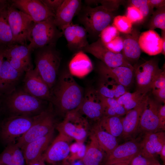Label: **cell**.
I'll use <instances>...</instances> for the list:
<instances>
[{
    "mask_svg": "<svg viewBox=\"0 0 165 165\" xmlns=\"http://www.w3.org/2000/svg\"><path fill=\"white\" fill-rule=\"evenodd\" d=\"M130 165H161L156 158L147 157L141 154L134 157Z\"/></svg>",
    "mask_w": 165,
    "mask_h": 165,
    "instance_id": "cell-38",
    "label": "cell"
},
{
    "mask_svg": "<svg viewBox=\"0 0 165 165\" xmlns=\"http://www.w3.org/2000/svg\"><path fill=\"white\" fill-rule=\"evenodd\" d=\"M82 7L80 0H64L54 17V22L62 30L72 23L74 16L78 14Z\"/></svg>",
    "mask_w": 165,
    "mask_h": 165,
    "instance_id": "cell-22",
    "label": "cell"
},
{
    "mask_svg": "<svg viewBox=\"0 0 165 165\" xmlns=\"http://www.w3.org/2000/svg\"><path fill=\"white\" fill-rule=\"evenodd\" d=\"M56 128L59 134L80 143L87 136L89 125L87 119L76 110L67 113L63 120L57 125Z\"/></svg>",
    "mask_w": 165,
    "mask_h": 165,
    "instance_id": "cell-7",
    "label": "cell"
},
{
    "mask_svg": "<svg viewBox=\"0 0 165 165\" xmlns=\"http://www.w3.org/2000/svg\"><path fill=\"white\" fill-rule=\"evenodd\" d=\"M54 131L41 138L30 142L21 149L26 165H28L42 156L52 141Z\"/></svg>",
    "mask_w": 165,
    "mask_h": 165,
    "instance_id": "cell-23",
    "label": "cell"
},
{
    "mask_svg": "<svg viewBox=\"0 0 165 165\" xmlns=\"http://www.w3.org/2000/svg\"><path fill=\"white\" fill-rule=\"evenodd\" d=\"M35 62V68L51 90L55 85L61 58L56 44L37 49Z\"/></svg>",
    "mask_w": 165,
    "mask_h": 165,
    "instance_id": "cell-2",
    "label": "cell"
},
{
    "mask_svg": "<svg viewBox=\"0 0 165 165\" xmlns=\"http://www.w3.org/2000/svg\"><path fill=\"white\" fill-rule=\"evenodd\" d=\"M149 4L151 7L153 9L154 8L157 9L165 6V1L163 0H149Z\"/></svg>",
    "mask_w": 165,
    "mask_h": 165,
    "instance_id": "cell-49",
    "label": "cell"
},
{
    "mask_svg": "<svg viewBox=\"0 0 165 165\" xmlns=\"http://www.w3.org/2000/svg\"><path fill=\"white\" fill-rule=\"evenodd\" d=\"M9 1L0 0V9L5 7L8 3Z\"/></svg>",
    "mask_w": 165,
    "mask_h": 165,
    "instance_id": "cell-54",
    "label": "cell"
},
{
    "mask_svg": "<svg viewBox=\"0 0 165 165\" xmlns=\"http://www.w3.org/2000/svg\"><path fill=\"white\" fill-rule=\"evenodd\" d=\"M92 63L89 57L82 51L77 52L69 64V72L73 76L83 77L93 70Z\"/></svg>",
    "mask_w": 165,
    "mask_h": 165,
    "instance_id": "cell-29",
    "label": "cell"
},
{
    "mask_svg": "<svg viewBox=\"0 0 165 165\" xmlns=\"http://www.w3.org/2000/svg\"><path fill=\"white\" fill-rule=\"evenodd\" d=\"M46 163L42 156L28 165H47Z\"/></svg>",
    "mask_w": 165,
    "mask_h": 165,
    "instance_id": "cell-50",
    "label": "cell"
},
{
    "mask_svg": "<svg viewBox=\"0 0 165 165\" xmlns=\"http://www.w3.org/2000/svg\"><path fill=\"white\" fill-rule=\"evenodd\" d=\"M78 110L87 118L97 122L104 116V108L97 90L90 87L86 90Z\"/></svg>",
    "mask_w": 165,
    "mask_h": 165,
    "instance_id": "cell-15",
    "label": "cell"
},
{
    "mask_svg": "<svg viewBox=\"0 0 165 165\" xmlns=\"http://www.w3.org/2000/svg\"><path fill=\"white\" fill-rule=\"evenodd\" d=\"M7 14L15 44L26 45L33 20L28 15L13 6L9 1L7 6Z\"/></svg>",
    "mask_w": 165,
    "mask_h": 165,
    "instance_id": "cell-9",
    "label": "cell"
},
{
    "mask_svg": "<svg viewBox=\"0 0 165 165\" xmlns=\"http://www.w3.org/2000/svg\"><path fill=\"white\" fill-rule=\"evenodd\" d=\"M133 24L125 16L118 15L115 17L113 20V25L121 33L127 34L132 31Z\"/></svg>",
    "mask_w": 165,
    "mask_h": 165,
    "instance_id": "cell-34",
    "label": "cell"
},
{
    "mask_svg": "<svg viewBox=\"0 0 165 165\" xmlns=\"http://www.w3.org/2000/svg\"><path fill=\"white\" fill-rule=\"evenodd\" d=\"M147 27L149 30H154L158 28L165 31V6L157 9L153 12Z\"/></svg>",
    "mask_w": 165,
    "mask_h": 165,
    "instance_id": "cell-33",
    "label": "cell"
},
{
    "mask_svg": "<svg viewBox=\"0 0 165 165\" xmlns=\"http://www.w3.org/2000/svg\"><path fill=\"white\" fill-rule=\"evenodd\" d=\"M99 95L103 106L112 108L118 116H122L125 115L127 112V111L118 102L116 99L113 98L105 97L100 94Z\"/></svg>",
    "mask_w": 165,
    "mask_h": 165,
    "instance_id": "cell-35",
    "label": "cell"
},
{
    "mask_svg": "<svg viewBox=\"0 0 165 165\" xmlns=\"http://www.w3.org/2000/svg\"><path fill=\"white\" fill-rule=\"evenodd\" d=\"M54 17L41 21L34 22L30 30L28 46L32 51L49 45L56 44L63 36L55 24Z\"/></svg>",
    "mask_w": 165,
    "mask_h": 165,
    "instance_id": "cell-5",
    "label": "cell"
},
{
    "mask_svg": "<svg viewBox=\"0 0 165 165\" xmlns=\"http://www.w3.org/2000/svg\"><path fill=\"white\" fill-rule=\"evenodd\" d=\"M32 51L27 44H15L5 47L4 57L13 67L24 73L33 68L31 58Z\"/></svg>",
    "mask_w": 165,
    "mask_h": 165,
    "instance_id": "cell-12",
    "label": "cell"
},
{
    "mask_svg": "<svg viewBox=\"0 0 165 165\" xmlns=\"http://www.w3.org/2000/svg\"><path fill=\"white\" fill-rule=\"evenodd\" d=\"M137 92L136 91L132 93L127 92L116 100L120 104L123 106L128 101L136 95Z\"/></svg>",
    "mask_w": 165,
    "mask_h": 165,
    "instance_id": "cell-47",
    "label": "cell"
},
{
    "mask_svg": "<svg viewBox=\"0 0 165 165\" xmlns=\"http://www.w3.org/2000/svg\"><path fill=\"white\" fill-rule=\"evenodd\" d=\"M161 104L148 97L147 105L141 115L138 133L144 134L162 131L160 128L159 112Z\"/></svg>",
    "mask_w": 165,
    "mask_h": 165,
    "instance_id": "cell-17",
    "label": "cell"
},
{
    "mask_svg": "<svg viewBox=\"0 0 165 165\" xmlns=\"http://www.w3.org/2000/svg\"><path fill=\"white\" fill-rule=\"evenodd\" d=\"M82 51L92 54L109 67L125 66L134 68L125 59L122 53H116L109 50L100 38L95 42L89 44Z\"/></svg>",
    "mask_w": 165,
    "mask_h": 165,
    "instance_id": "cell-11",
    "label": "cell"
},
{
    "mask_svg": "<svg viewBox=\"0 0 165 165\" xmlns=\"http://www.w3.org/2000/svg\"><path fill=\"white\" fill-rule=\"evenodd\" d=\"M51 91L50 102L60 112L65 115L70 111L79 110L84 95L81 87L68 71L62 73Z\"/></svg>",
    "mask_w": 165,
    "mask_h": 165,
    "instance_id": "cell-1",
    "label": "cell"
},
{
    "mask_svg": "<svg viewBox=\"0 0 165 165\" xmlns=\"http://www.w3.org/2000/svg\"><path fill=\"white\" fill-rule=\"evenodd\" d=\"M23 73L13 67L7 60H4L0 70V94H9L14 91Z\"/></svg>",
    "mask_w": 165,
    "mask_h": 165,
    "instance_id": "cell-26",
    "label": "cell"
},
{
    "mask_svg": "<svg viewBox=\"0 0 165 165\" xmlns=\"http://www.w3.org/2000/svg\"><path fill=\"white\" fill-rule=\"evenodd\" d=\"M130 162H121L116 163L112 165H129Z\"/></svg>",
    "mask_w": 165,
    "mask_h": 165,
    "instance_id": "cell-55",
    "label": "cell"
},
{
    "mask_svg": "<svg viewBox=\"0 0 165 165\" xmlns=\"http://www.w3.org/2000/svg\"><path fill=\"white\" fill-rule=\"evenodd\" d=\"M161 159L163 163H165V145L162 147L160 152V155Z\"/></svg>",
    "mask_w": 165,
    "mask_h": 165,
    "instance_id": "cell-52",
    "label": "cell"
},
{
    "mask_svg": "<svg viewBox=\"0 0 165 165\" xmlns=\"http://www.w3.org/2000/svg\"><path fill=\"white\" fill-rule=\"evenodd\" d=\"M61 31L70 50L76 53L83 51L89 44L87 40V32L83 27L72 23Z\"/></svg>",
    "mask_w": 165,
    "mask_h": 165,
    "instance_id": "cell-21",
    "label": "cell"
},
{
    "mask_svg": "<svg viewBox=\"0 0 165 165\" xmlns=\"http://www.w3.org/2000/svg\"><path fill=\"white\" fill-rule=\"evenodd\" d=\"M6 46H0V70L2 64L4 61V50Z\"/></svg>",
    "mask_w": 165,
    "mask_h": 165,
    "instance_id": "cell-51",
    "label": "cell"
},
{
    "mask_svg": "<svg viewBox=\"0 0 165 165\" xmlns=\"http://www.w3.org/2000/svg\"><path fill=\"white\" fill-rule=\"evenodd\" d=\"M0 163L4 165H15L12 152L11 144L7 145L0 154Z\"/></svg>",
    "mask_w": 165,
    "mask_h": 165,
    "instance_id": "cell-40",
    "label": "cell"
},
{
    "mask_svg": "<svg viewBox=\"0 0 165 165\" xmlns=\"http://www.w3.org/2000/svg\"><path fill=\"white\" fill-rule=\"evenodd\" d=\"M25 72L23 89L37 98L51 102V90L36 69H31Z\"/></svg>",
    "mask_w": 165,
    "mask_h": 165,
    "instance_id": "cell-16",
    "label": "cell"
},
{
    "mask_svg": "<svg viewBox=\"0 0 165 165\" xmlns=\"http://www.w3.org/2000/svg\"><path fill=\"white\" fill-rule=\"evenodd\" d=\"M123 118L121 116H104L99 121L105 131L116 138L122 136L123 131Z\"/></svg>",
    "mask_w": 165,
    "mask_h": 165,
    "instance_id": "cell-32",
    "label": "cell"
},
{
    "mask_svg": "<svg viewBox=\"0 0 165 165\" xmlns=\"http://www.w3.org/2000/svg\"><path fill=\"white\" fill-rule=\"evenodd\" d=\"M46 101L37 98L23 90H15L8 94L6 105L12 115L34 116L45 108Z\"/></svg>",
    "mask_w": 165,
    "mask_h": 165,
    "instance_id": "cell-3",
    "label": "cell"
},
{
    "mask_svg": "<svg viewBox=\"0 0 165 165\" xmlns=\"http://www.w3.org/2000/svg\"><path fill=\"white\" fill-rule=\"evenodd\" d=\"M163 71L160 68L157 60L154 58L134 68L136 91L141 94H147L151 90L154 80Z\"/></svg>",
    "mask_w": 165,
    "mask_h": 165,
    "instance_id": "cell-10",
    "label": "cell"
},
{
    "mask_svg": "<svg viewBox=\"0 0 165 165\" xmlns=\"http://www.w3.org/2000/svg\"><path fill=\"white\" fill-rule=\"evenodd\" d=\"M126 16L133 24L141 23L145 20L139 10L133 6L127 8Z\"/></svg>",
    "mask_w": 165,
    "mask_h": 165,
    "instance_id": "cell-39",
    "label": "cell"
},
{
    "mask_svg": "<svg viewBox=\"0 0 165 165\" xmlns=\"http://www.w3.org/2000/svg\"><path fill=\"white\" fill-rule=\"evenodd\" d=\"M34 116L12 115L2 123L0 135L2 140L7 145L15 141L29 129L34 121Z\"/></svg>",
    "mask_w": 165,
    "mask_h": 165,
    "instance_id": "cell-8",
    "label": "cell"
},
{
    "mask_svg": "<svg viewBox=\"0 0 165 165\" xmlns=\"http://www.w3.org/2000/svg\"><path fill=\"white\" fill-rule=\"evenodd\" d=\"M84 2L89 6L99 3V0H85Z\"/></svg>",
    "mask_w": 165,
    "mask_h": 165,
    "instance_id": "cell-53",
    "label": "cell"
},
{
    "mask_svg": "<svg viewBox=\"0 0 165 165\" xmlns=\"http://www.w3.org/2000/svg\"><path fill=\"white\" fill-rule=\"evenodd\" d=\"M97 70L102 78L110 79L126 88L130 86L134 81V68L125 66L110 68L100 62Z\"/></svg>",
    "mask_w": 165,
    "mask_h": 165,
    "instance_id": "cell-19",
    "label": "cell"
},
{
    "mask_svg": "<svg viewBox=\"0 0 165 165\" xmlns=\"http://www.w3.org/2000/svg\"><path fill=\"white\" fill-rule=\"evenodd\" d=\"M132 6L137 8L144 19L150 14L153 10L150 6L148 0H132L130 1Z\"/></svg>",
    "mask_w": 165,
    "mask_h": 165,
    "instance_id": "cell-37",
    "label": "cell"
},
{
    "mask_svg": "<svg viewBox=\"0 0 165 165\" xmlns=\"http://www.w3.org/2000/svg\"><path fill=\"white\" fill-rule=\"evenodd\" d=\"M129 165H130L129 164Z\"/></svg>",
    "mask_w": 165,
    "mask_h": 165,
    "instance_id": "cell-57",
    "label": "cell"
},
{
    "mask_svg": "<svg viewBox=\"0 0 165 165\" xmlns=\"http://www.w3.org/2000/svg\"><path fill=\"white\" fill-rule=\"evenodd\" d=\"M39 114L34 116V121L28 130L15 143L21 149L28 143L54 131L55 119L52 103Z\"/></svg>",
    "mask_w": 165,
    "mask_h": 165,
    "instance_id": "cell-6",
    "label": "cell"
},
{
    "mask_svg": "<svg viewBox=\"0 0 165 165\" xmlns=\"http://www.w3.org/2000/svg\"><path fill=\"white\" fill-rule=\"evenodd\" d=\"M90 136L96 140L106 155L110 153L119 145L116 138L104 130L98 122L90 129Z\"/></svg>",
    "mask_w": 165,
    "mask_h": 165,
    "instance_id": "cell-28",
    "label": "cell"
},
{
    "mask_svg": "<svg viewBox=\"0 0 165 165\" xmlns=\"http://www.w3.org/2000/svg\"><path fill=\"white\" fill-rule=\"evenodd\" d=\"M0 165H4L3 164H2L0 163Z\"/></svg>",
    "mask_w": 165,
    "mask_h": 165,
    "instance_id": "cell-56",
    "label": "cell"
},
{
    "mask_svg": "<svg viewBox=\"0 0 165 165\" xmlns=\"http://www.w3.org/2000/svg\"><path fill=\"white\" fill-rule=\"evenodd\" d=\"M90 142L81 161L83 165H103L106 154L93 137L90 136Z\"/></svg>",
    "mask_w": 165,
    "mask_h": 165,
    "instance_id": "cell-30",
    "label": "cell"
},
{
    "mask_svg": "<svg viewBox=\"0 0 165 165\" xmlns=\"http://www.w3.org/2000/svg\"><path fill=\"white\" fill-rule=\"evenodd\" d=\"M71 138L59 134L49 145L43 155L46 163L56 165L62 163L65 165V161L71 153Z\"/></svg>",
    "mask_w": 165,
    "mask_h": 165,
    "instance_id": "cell-14",
    "label": "cell"
},
{
    "mask_svg": "<svg viewBox=\"0 0 165 165\" xmlns=\"http://www.w3.org/2000/svg\"><path fill=\"white\" fill-rule=\"evenodd\" d=\"M79 21L92 37L98 36L101 31L110 25L114 18L113 12L101 5L81 8L78 13Z\"/></svg>",
    "mask_w": 165,
    "mask_h": 165,
    "instance_id": "cell-4",
    "label": "cell"
},
{
    "mask_svg": "<svg viewBox=\"0 0 165 165\" xmlns=\"http://www.w3.org/2000/svg\"><path fill=\"white\" fill-rule=\"evenodd\" d=\"M99 35L101 41L105 45L119 36V32L113 25H109L101 31Z\"/></svg>",
    "mask_w": 165,
    "mask_h": 165,
    "instance_id": "cell-36",
    "label": "cell"
},
{
    "mask_svg": "<svg viewBox=\"0 0 165 165\" xmlns=\"http://www.w3.org/2000/svg\"><path fill=\"white\" fill-rule=\"evenodd\" d=\"M159 117L161 130L164 131L165 129V105L160 106L159 112Z\"/></svg>",
    "mask_w": 165,
    "mask_h": 165,
    "instance_id": "cell-48",
    "label": "cell"
},
{
    "mask_svg": "<svg viewBox=\"0 0 165 165\" xmlns=\"http://www.w3.org/2000/svg\"><path fill=\"white\" fill-rule=\"evenodd\" d=\"M9 1L14 7L30 16L34 22L43 21L55 16L41 0H12Z\"/></svg>",
    "mask_w": 165,
    "mask_h": 165,
    "instance_id": "cell-18",
    "label": "cell"
},
{
    "mask_svg": "<svg viewBox=\"0 0 165 165\" xmlns=\"http://www.w3.org/2000/svg\"><path fill=\"white\" fill-rule=\"evenodd\" d=\"M12 152L15 165H26V163L22 150L15 143L12 144Z\"/></svg>",
    "mask_w": 165,
    "mask_h": 165,
    "instance_id": "cell-42",
    "label": "cell"
},
{
    "mask_svg": "<svg viewBox=\"0 0 165 165\" xmlns=\"http://www.w3.org/2000/svg\"><path fill=\"white\" fill-rule=\"evenodd\" d=\"M8 4L0 9V46H4L15 44L8 20Z\"/></svg>",
    "mask_w": 165,
    "mask_h": 165,
    "instance_id": "cell-31",
    "label": "cell"
},
{
    "mask_svg": "<svg viewBox=\"0 0 165 165\" xmlns=\"http://www.w3.org/2000/svg\"><path fill=\"white\" fill-rule=\"evenodd\" d=\"M109 50L116 53H120L123 48V40L118 36L108 43L105 45Z\"/></svg>",
    "mask_w": 165,
    "mask_h": 165,
    "instance_id": "cell-41",
    "label": "cell"
},
{
    "mask_svg": "<svg viewBox=\"0 0 165 165\" xmlns=\"http://www.w3.org/2000/svg\"><path fill=\"white\" fill-rule=\"evenodd\" d=\"M163 42V38L154 30H149L141 33L139 38L141 50L151 56L161 53Z\"/></svg>",
    "mask_w": 165,
    "mask_h": 165,
    "instance_id": "cell-27",
    "label": "cell"
},
{
    "mask_svg": "<svg viewBox=\"0 0 165 165\" xmlns=\"http://www.w3.org/2000/svg\"><path fill=\"white\" fill-rule=\"evenodd\" d=\"M141 140L133 139L118 145L109 154L106 155L103 165H112L124 162H131L135 156L141 154Z\"/></svg>",
    "mask_w": 165,
    "mask_h": 165,
    "instance_id": "cell-13",
    "label": "cell"
},
{
    "mask_svg": "<svg viewBox=\"0 0 165 165\" xmlns=\"http://www.w3.org/2000/svg\"><path fill=\"white\" fill-rule=\"evenodd\" d=\"M46 7L55 15L64 0H41Z\"/></svg>",
    "mask_w": 165,
    "mask_h": 165,
    "instance_id": "cell-44",
    "label": "cell"
},
{
    "mask_svg": "<svg viewBox=\"0 0 165 165\" xmlns=\"http://www.w3.org/2000/svg\"><path fill=\"white\" fill-rule=\"evenodd\" d=\"M137 92L136 95L123 106L127 112L136 107L147 95L141 94L138 91Z\"/></svg>",
    "mask_w": 165,
    "mask_h": 165,
    "instance_id": "cell-43",
    "label": "cell"
},
{
    "mask_svg": "<svg viewBox=\"0 0 165 165\" xmlns=\"http://www.w3.org/2000/svg\"><path fill=\"white\" fill-rule=\"evenodd\" d=\"M141 154L146 157L156 158L165 145V132L160 131L145 134L141 140Z\"/></svg>",
    "mask_w": 165,
    "mask_h": 165,
    "instance_id": "cell-25",
    "label": "cell"
},
{
    "mask_svg": "<svg viewBox=\"0 0 165 165\" xmlns=\"http://www.w3.org/2000/svg\"><path fill=\"white\" fill-rule=\"evenodd\" d=\"M140 35L138 30L133 28L130 33L125 34L123 37H122L123 40L122 54L132 66L136 64L141 55V50L139 43Z\"/></svg>",
    "mask_w": 165,
    "mask_h": 165,
    "instance_id": "cell-24",
    "label": "cell"
},
{
    "mask_svg": "<svg viewBox=\"0 0 165 165\" xmlns=\"http://www.w3.org/2000/svg\"><path fill=\"white\" fill-rule=\"evenodd\" d=\"M148 97L146 95L136 107L128 111L123 117V131L121 137L125 140L134 138L138 133L140 118L147 105Z\"/></svg>",
    "mask_w": 165,
    "mask_h": 165,
    "instance_id": "cell-20",
    "label": "cell"
},
{
    "mask_svg": "<svg viewBox=\"0 0 165 165\" xmlns=\"http://www.w3.org/2000/svg\"><path fill=\"white\" fill-rule=\"evenodd\" d=\"M152 90L156 100L160 103L165 104V86L159 89H152Z\"/></svg>",
    "mask_w": 165,
    "mask_h": 165,
    "instance_id": "cell-46",
    "label": "cell"
},
{
    "mask_svg": "<svg viewBox=\"0 0 165 165\" xmlns=\"http://www.w3.org/2000/svg\"><path fill=\"white\" fill-rule=\"evenodd\" d=\"M122 1L118 0H99V3L106 9L113 12L118 8Z\"/></svg>",
    "mask_w": 165,
    "mask_h": 165,
    "instance_id": "cell-45",
    "label": "cell"
}]
</instances>
